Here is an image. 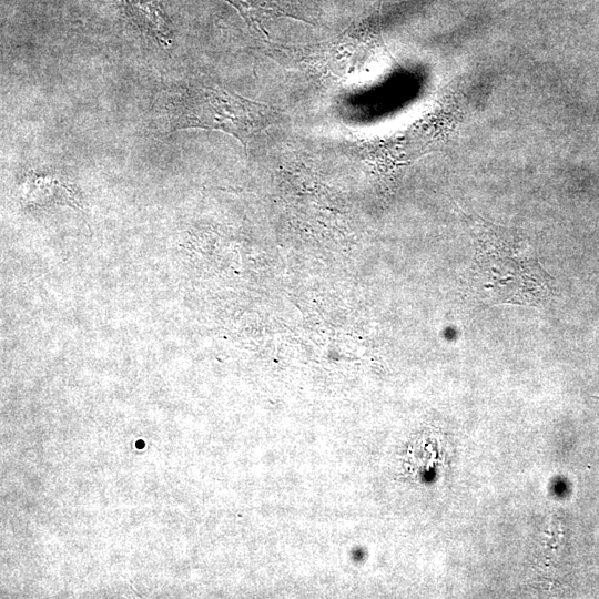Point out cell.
<instances>
[{
    "label": "cell",
    "instance_id": "1",
    "mask_svg": "<svg viewBox=\"0 0 599 599\" xmlns=\"http://www.w3.org/2000/svg\"><path fill=\"white\" fill-rule=\"evenodd\" d=\"M471 277L490 304L541 306L551 294L550 275L526 237L484 224L474 235Z\"/></svg>",
    "mask_w": 599,
    "mask_h": 599
},
{
    "label": "cell",
    "instance_id": "2",
    "mask_svg": "<svg viewBox=\"0 0 599 599\" xmlns=\"http://www.w3.org/2000/svg\"><path fill=\"white\" fill-rule=\"evenodd\" d=\"M167 110L171 130L221 131L237 139L245 151L256 134L282 121V113L265 103L197 81L174 93Z\"/></svg>",
    "mask_w": 599,
    "mask_h": 599
},
{
    "label": "cell",
    "instance_id": "3",
    "mask_svg": "<svg viewBox=\"0 0 599 599\" xmlns=\"http://www.w3.org/2000/svg\"><path fill=\"white\" fill-rule=\"evenodd\" d=\"M132 19L162 45L172 43L170 20L159 0H125Z\"/></svg>",
    "mask_w": 599,
    "mask_h": 599
}]
</instances>
